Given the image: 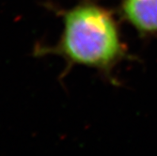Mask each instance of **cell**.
I'll list each match as a JSON object with an SVG mask.
<instances>
[{
	"mask_svg": "<svg viewBox=\"0 0 157 156\" xmlns=\"http://www.w3.org/2000/svg\"><path fill=\"white\" fill-rule=\"evenodd\" d=\"M63 29L54 45L38 44L35 56L58 55L68 68L84 66L109 74L126 55L113 13L92 0H82L67 10H56Z\"/></svg>",
	"mask_w": 157,
	"mask_h": 156,
	"instance_id": "obj_1",
	"label": "cell"
},
{
	"mask_svg": "<svg viewBox=\"0 0 157 156\" xmlns=\"http://www.w3.org/2000/svg\"><path fill=\"white\" fill-rule=\"evenodd\" d=\"M121 13L140 35H157V0H121Z\"/></svg>",
	"mask_w": 157,
	"mask_h": 156,
	"instance_id": "obj_2",
	"label": "cell"
}]
</instances>
